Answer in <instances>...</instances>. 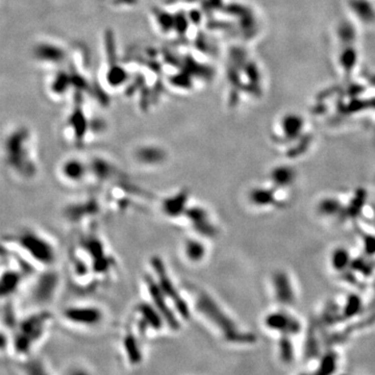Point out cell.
I'll return each mask as SVG.
<instances>
[{
    "label": "cell",
    "instance_id": "obj_1",
    "mask_svg": "<svg viewBox=\"0 0 375 375\" xmlns=\"http://www.w3.org/2000/svg\"><path fill=\"white\" fill-rule=\"evenodd\" d=\"M4 160L13 176L20 181H32L39 174L40 162L34 135L30 128L18 126L4 140Z\"/></svg>",
    "mask_w": 375,
    "mask_h": 375
},
{
    "label": "cell",
    "instance_id": "obj_2",
    "mask_svg": "<svg viewBox=\"0 0 375 375\" xmlns=\"http://www.w3.org/2000/svg\"><path fill=\"white\" fill-rule=\"evenodd\" d=\"M3 244L15 251L37 270L53 268L58 260V247L49 236L32 227L9 235Z\"/></svg>",
    "mask_w": 375,
    "mask_h": 375
},
{
    "label": "cell",
    "instance_id": "obj_3",
    "mask_svg": "<svg viewBox=\"0 0 375 375\" xmlns=\"http://www.w3.org/2000/svg\"><path fill=\"white\" fill-rule=\"evenodd\" d=\"M73 250L90 265L96 285L109 280L117 270L116 258L100 234L93 227L79 238Z\"/></svg>",
    "mask_w": 375,
    "mask_h": 375
},
{
    "label": "cell",
    "instance_id": "obj_4",
    "mask_svg": "<svg viewBox=\"0 0 375 375\" xmlns=\"http://www.w3.org/2000/svg\"><path fill=\"white\" fill-rule=\"evenodd\" d=\"M189 289L193 292L191 297L193 300H190L192 307H194L193 310L209 321L214 327H216L227 342L242 344L253 341L252 334L241 331L209 292L192 287Z\"/></svg>",
    "mask_w": 375,
    "mask_h": 375
},
{
    "label": "cell",
    "instance_id": "obj_5",
    "mask_svg": "<svg viewBox=\"0 0 375 375\" xmlns=\"http://www.w3.org/2000/svg\"><path fill=\"white\" fill-rule=\"evenodd\" d=\"M359 29L350 20L347 19L338 24L334 34L333 64L341 78L352 79L357 73L360 64Z\"/></svg>",
    "mask_w": 375,
    "mask_h": 375
},
{
    "label": "cell",
    "instance_id": "obj_6",
    "mask_svg": "<svg viewBox=\"0 0 375 375\" xmlns=\"http://www.w3.org/2000/svg\"><path fill=\"white\" fill-rule=\"evenodd\" d=\"M148 271L181 321L189 320L192 316V305L189 295L186 291L177 285L165 260L157 254L152 256L149 260Z\"/></svg>",
    "mask_w": 375,
    "mask_h": 375
},
{
    "label": "cell",
    "instance_id": "obj_7",
    "mask_svg": "<svg viewBox=\"0 0 375 375\" xmlns=\"http://www.w3.org/2000/svg\"><path fill=\"white\" fill-rule=\"evenodd\" d=\"M51 319L52 315L48 311H40L19 320L13 338L15 351L19 354H29L43 338Z\"/></svg>",
    "mask_w": 375,
    "mask_h": 375
},
{
    "label": "cell",
    "instance_id": "obj_8",
    "mask_svg": "<svg viewBox=\"0 0 375 375\" xmlns=\"http://www.w3.org/2000/svg\"><path fill=\"white\" fill-rule=\"evenodd\" d=\"M142 288L146 294V299L163 316L167 327L172 330H178L181 326V319L173 309L164 293L160 291L149 271H146L142 276Z\"/></svg>",
    "mask_w": 375,
    "mask_h": 375
},
{
    "label": "cell",
    "instance_id": "obj_9",
    "mask_svg": "<svg viewBox=\"0 0 375 375\" xmlns=\"http://www.w3.org/2000/svg\"><path fill=\"white\" fill-rule=\"evenodd\" d=\"M179 225L185 227L189 231V234L202 237L206 240L213 239L218 235V227L213 221L210 211L203 206L193 203L186 210Z\"/></svg>",
    "mask_w": 375,
    "mask_h": 375
},
{
    "label": "cell",
    "instance_id": "obj_10",
    "mask_svg": "<svg viewBox=\"0 0 375 375\" xmlns=\"http://www.w3.org/2000/svg\"><path fill=\"white\" fill-rule=\"evenodd\" d=\"M191 204L192 194L189 189L183 186L160 198L158 202V211L163 217L179 225Z\"/></svg>",
    "mask_w": 375,
    "mask_h": 375
},
{
    "label": "cell",
    "instance_id": "obj_11",
    "mask_svg": "<svg viewBox=\"0 0 375 375\" xmlns=\"http://www.w3.org/2000/svg\"><path fill=\"white\" fill-rule=\"evenodd\" d=\"M100 212V200L94 197H88L85 199H76L75 202L69 203L64 208L63 215L69 223L83 225L85 223L93 222V219Z\"/></svg>",
    "mask_w": 375,
    "mask_h": 375
},
{
    "label": "cell",
    "instance_id": "obj_12",
    "mask_svg": "<svg viewBox=\"0 0 375 375\" xmlns=\"http://www.w3.org/2000/svg\"><path fill=\"white\" fill-rule=\"evenodd\" d=\"M63 318L73 325L83 327L98 326L104 318L103 311L94 304H73L64 309Z\"/></svg>",
    "mask_w": 375,
    "mask_h": 375
},
{
    "label": "cell",
    "instance_id": "obj_13",
    "mask_svg": "<svg viewBox=\"0 0 375 375\" xmlns=\"http://www.w3.org/2000/svg\"><path fill=\"white\" fill-rule=\"evenodd\" d=\"M57 173L60 180L68 185L84 184L90 180L89 162L75 155L64 158L58 166Z\"/></svg>",
    "mask_w": 375,
    "mask_h": 375
},
{
    "label": "cell",
    "instance_id": "obj_14",
    "mask_svg": "<svg viewBox=\"0 0 375 375\" xmlns=\"http://www.w3.org/2000/svg\"><path fill=\"white\" fill-rule=\"evenodd\" d=\"M135 314L136 332L141 337H145L149 330L159 331L167 326L163 316L147 299L136 304Z\"/></svg>",
    "mask_w": 375,
    "mask_h": 375
},
{
    "label": "cell",
    "instance_id": "obj_15",
    "mask_svg": "<svg viewBox=\"0 0 375 375\" xmlns=\"http://www.w3.org/2000/svg\"><path fill=\"white\" fill-rule=\"evenodd\" d=\"M41 271L42 272L38 274L34 280L32 295L38 303L43 304L51 302L58 293L60 274H58L52 268L43 269Z\"/></svg>",
    "mask_w": 375,
    "mask_h": 375
},
{
    "label": "cell",
    "instance_id": "obj_16",
    "mask_svg": "<svg viewBox=\"0 0 375 375\" xmlns=\"http://www.w3.org/2000/svg\"><path fill=\"white\" fill-rule=\"evenodd\" d=\"M89 162L90 180L98 183L112 184L120 179L125 178L124 174L109 158L103 156H93Z\"/></svg>",
    "mask_w": 375,
    "mask_h": 375
},
{
    "label": "cell",
    "instance_id": "obj_17",
    "mask_svg": "<svg viewBox=\"0 0 375 375\" xmlns=\"http://www.w3.org/2000/svg\"><path fill=\"white\" fill-rule=\"evenodd\" d=\"M348 19L359 30L375 26V0H346Z\"/></svg>",
    "mask_w": 375,
    "mask_h": 375
},
{
    "label": "cell",
    "instance_id": "obj_18",
    "mask_svg": "<svg viewBox=\"0 0 375 375\" xmlns=\"http://www.w3.org/2000/svg\"><path fill=\"white\" fill-rule=\"evenodd\" d=\"M132 159L143 168H158L167 163L168 151L158 144H141L133 150Z\"/></svg>",
    "mask_w": 375,
    "mask_h": 375
},
{
    "label": "cell",
    "instance_id": "obj_19",
    "mask_svg": "<svg viewBox=\"0 0 375 375\" xmlns=\"http://www.w3.org/2000/svg\"><path fill=\"white\" fill-rule=\"evenodd\" d=\"M180 252L182 259L193 266L203 264L208 257V245L206 239L193 234H188L181 242Z\"/></svg>",
    "mask_w": 375,
    "mask_h": 375
},
{
    "label": "cell",
    "instance_id": "obj_20",
    "mask_svg": "<svg viewBox=\"0 0 375 375\" xmlns=\"http://www.w3.org/2000/svg\"><path fill=\"white\" fill-rule=\"evenodd\" d=\"M275 297L281 304L289 305L294 302V291L288 275L283 271H277L272 276Z\"/></svg>",
    "mask_w": 375,
    "mask_h": 375
},
{
    "label": "cell",
    "instance_id": "obj_21",
    "mask_svg": "<svg viewBox=\"0 0 375 375\" xmlns=\"http://www.w3.org/2000/svg\"><path fill=\"white\" fill-rule=\"evenodd\" d=\"M304 119L297 114H286L279 120V126L287 140H296L301 137L304 128Z\"/></svg>",
    "mask_w": 375,
    "mask_h": 375
},
{
    "label": "cell",
    "instance_id": "obj_22",
    "mask_svg": "<svg viewBox=\"0 0 375 375\" xmlns=\"http://www.w3.org/2000/svg\"><path fill=\"white\" fill-rule=\"evenodd\" d=\"M266 324L276 330L285 332H297L299 330V323L285 313H274L267 317Z\"/></svg>",
    "mask_w": 375,
    "mask_h": 375
},
{
    "label": "cell",
    "instance_id": "obj_23",
    "mask_svg": "<svg viewBox=\"0 0 375 375\" xmlns=\"http://www.w3.org/2000/svg\"><path fill=\"white\" fill-rule=\"evenodd\" d=\"M122 343L129 363L131 365L140 364L143 359V353L136 331L128 330L124 334Z\"/></svg>",
    "mask_w": 375,
    "mask_h": 375
},
{
    "label": "cell",
    "instance_id": "obj_24",
    "mask_svg": "<svg viewBox=\"0 0 375 375\" xmlns=\"http://www.w3.org/2000/svg\"><path fill=\"white\" fill-rule=\"evenodd\" d=\"M271 179L277 186H286L295 179V172L288 166H279L272 170Z\"/></svg>",
    "mask_w": 375,
    "mask_h": 375
},
{
    "label": "cell",
    "instance_id": "obj_25",
    "mask_svg": "<svg viewBox=\"0 0 375 375\" xmlns=\"http://www.w3.org/2000/svg\"><path fill=\"white\" fill-rule=\"evenodd\" d=\"M249 199L250 202L260 207H265V206H270L275 203V197L274 194L271 190H267V189H262V188H257V189H253L250 194H249Z\"/></svg>",
    "mask_w": 375,
    "mask_h": 375
},
{
    "label": "cell",
    "instance_id": "obj_26",
    "mask_svg": "<svg viewBox=\"0 0 375 375\" xmlns=\"http://www.w3.org/2000/svg\"><path fill=\"white\" fill-rule=\"evenodd\" d=\"M366 192L364 190H359L356 192L355 196L352 198L351 203L349 204L345 210H344V216L347 218H355L356 216L359 215V213L361 212V209H363L365 205V200H366Z\"/></svg>",
    "mask_w": 375,
    "mask_h": 375
},
{
    "label": "cell",
    "instance_id": "obj_27",
    "mask_svg": "<svg viewBox=\"0 0 375 375\" xmlns=\"http://www.w3.org/2000/svg\"><path fill=\"white\" fill-rule=\"evenodd\" d=\"M351 260L349 252L344 248H338L331 254V265L338 271H344L347 267H350Z\"/></svg>",
    "mask_w": 375,
    "mask_h": 375
},
{
    "label": "cell",
    "instance_id": "obj_28",
    "mask_svg": "<svg viewBox=\"0 0 375 375\" xmlns=\"http://www.w3.org/2000/svg\"><path fill=\"white\" fill-rule=\"evenodd\" d=\"M344 210L341 204L336 199H324L319 205V212L325 216H341L344 215Z\"/></svg>",
    "mask_w": 375,
    "mask_h": 375
},
{
    "label": "cell",
    "instance_id": "obj_29",
    "mask_svg": "<svg viewBox=\"0 0 375 375\" xmlns=\"http://www.w3.org/2000/svg\"><path fill=\"white\" fill-rule=\"evenodd\" d=\"M23 371L25 375H50L41 360L33 358L23 364Z\"/></svg>",
    "mask_w": 375,
    "mask_h": 375
},
{
    "label": "cell",
    "instance_id": "obj_30",
    "mask_svg": "<svg viewBox=\"0 0 375 375\" xmlns=\"http://www.w3.org/2000/svg\"><path fill=\"white\" fill-rule=\"evenodd\" d=\"M361 307V300L357 295H350L347 299L344 314L345 316H353L359 312Z\"/></svg>",
    "mask_w": 375,
    "mask_h": 375
},
{
    "label": "cell",
    "instance_id": "obj_31",
    "mask_svg": "<svg viewBox=\"0 0 375 375\" xmlns=\"http://www.w3.org/2000/svg\"><path fill=\"white\" fill-rule=\"evenodd\" d=\"M350 267L352 268V269H354V270H356L360 273H363L365 275L370 274L371 271H372V266L367 261H364V260L351 261Z\"/></svg>",
    "mask_w": 375,
    "mask_h": 375
},
{
    "label": "cell",
    "instance_id": "obj_32",
    "mask_svg": "<svg viewBox=\"0 0 375 375\" xmlns=\"http://www.w3.org/2000/svg\"><path fill=\"white\" fill-rule=\"evenodd\" d=\"M364 247L365 251L369 256L375 254V237L373 236H365L364 238Z\"/></svg>",
    "mask_w": 375,
    "mask_h": 375
},
{
    "label": "cell",
    "instance_id": "obj_33",
    "mask_svg": "<svg viewBox=\"0 0 375 375\" xmlns=\"http://www.w3.org/2000/svg\"><path fill=\"white\" fill-rule=\"evenodd\" d=\"M67 375H91V374L85 369H74L70 371Z\"/></svg>",
    "mask_w": 375,
    "mask_h": 375
}]
</instances>
